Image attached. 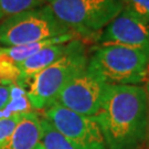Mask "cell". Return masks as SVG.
<instances>
[{"label": "cell", "instance_id": "obj_1", "mask_svg": "<svg viewBox=\"0 0 149 149\" xmlns=\"http://www.w3.org/2000/svg\"><path fill=\"white\" fill-rule=\"evenodd\" d=\"M95 118L108 149H138L147 139L146 88L138 85H108Z\"/></svg>", "mask_w": 149, "mask_h": 149}, {"label": "cell", "instance_id": "obj_2", "mask_svg": "<svg viewBox=\"0 0 149 149\" xmlns=\"http://www.w3.org/2000/svg\"><path fill=\"white\" fill-rule=\"evenodd\" d=\"M88 59L84 44L72 40L66 52L29 82L27 95L33 109L44 111L56 102L59 94L76 74L87 68Z\"/></svg>", "mask_w": 149, "mask_h": 149}, {"label": "cell", "instance_id": "obj_3", "mask_svg": "<svg viewBox=\"0 0 149 149\" xmlns=\"http://www.w3.org/2000/svg\"><path fill=\"white\" fill-rule=\"evenodd\" d=\"M87 68L108 85H136L148 73L149 53L122 45L102 44L94 50Z\"/></svg>", "mask_w": 149, "mask_h": 149}, {"label": "cell", "instance_id": "obj_4", "mask_svg": "<svg viewBox=\"0 0 149 149\" xmlns=\"http://www.w3.org/2000/svg\"><path fill=\"white\" fill-rule=\"evenodd\" d=\"M48 6L71 31L85 38L107 27L124 9L123 0H48Z\"/></svg>", "mask_w": 149, "mask_h": 149}, {"label": "cell", "instance_id": "obj_5", "mask_svg": "<svg viewBox=\"0 0 149 149\" xmlns=\"http://www.w3.org/2000/svg\"><path fill=\"white\" fill-rule=\"evenodd\" d=\"M68 33L72 32L45 5L3 19L0 23V45H21Z\"/></svg>", "mask_w": 149, "mask_h": 149}, {"label": "cell", "instance_id": "obj_6", "mask_svg": "<svg viewBox=\"0 0 149 149\" xmlns=\"http://www.w3.org/2000/svg\"><path fill=\"white\" fill-rule=\"evenodd\" d=\"M43 118L79 149H108L95 116H85L53 103Z\"/></svg>", "mask_w": 149, "mask_h": 149}, {"label": "cell", "instance_id": "obj_7", "mask_svg": "<svg viewBox=\"0 0 149 149\" xmlns=\"http://www.w3.org/2000/svg\"><path fill=\"white\" fill-rule=\"evenodd\" d=\"M108 84L88 68L76 74L56 98V103L70 111L95 116L100 112Z\"/></svg>", "mask_w": 149, "mask_h": 149}, {"label": "cell", "instance_id": "obj_8", "mask_svg": "<svg viewBox=\"0 0 149 149\" xmlns=\"http://www.w3.org/2000/svg\"><path fill=\"white\" fill-rule=\"evenodd\" d=\"M101 42L137 49L149 53V23L123 9L106 27L101 37Z\"/></svg>", "mask_w": 149, "mask_h": 149}, {"label": "cell", "instance_id": "obj_9", "mask_svg": "<svg viewBox=\"0 0 149 149\" xmlns=\"http://www.w3.org/2000/svg\"><path fill=\"white\" fill-rule=\"evenodd\" d=\"M68 44L69 42L50 45L48 48L42 49L38 53L33 54L32 56L23 61L22 63L18 64L20 76H19L17 84L24 88L28 87L29 82L32 80L34 75H37L39 72H41L42 70L53 64L66 52Z\"/></svg>", "mask_w": 149, "mask_h": 149}, {"label": "cell", "instance_id": "obj_10", "mask_svg": "<svg viewBox=\"0 0 149 149\" xmlns=\"http://www.w3.org/2000/svg\"><path fill=\"white\" fill-rule=\"evenodd\" d=\"M41 138V117L37 113L24 114L7 144L1 149H36Z\"/></svg>", "mask_w": 149, "mask_h": 149}, {"label": "cell", "instance_id": "obj_11", "mask_svg": "<svg viewBox=\"0 0 149 149\" xmlns=\"http://www.w3.org/2000/svg\"><path fill=\"white\" fill-rule=\"evenodd\" d=\"M73 40V33H68L56 38L43 40L39 42L27 43V44H21V45H15V47H8V48H0V53H2L6 58L12 61L13 63L18 64L22 63L23 61L29 59L33 54L38 53L42 49L48 48L50 45L54 44H62V43H68Z\"/></svg>", "mask_w": 149, "mask_h": 149}, {"label": "cell", "instance_id": "obj_12", "mask_svg": "<svg viewBox=\"0 0 149 149\" xmlns=\"http://www.w3.org/2000/svg\"><path fill=\"white\" fill-rule=\"evenodd\" d=\"M33 112L27 95V90L17 83H12L10 87V98L2 109H0V119L15 115H24Z\"/></svg>", "mask_w": 149, "mask_h": 149}, {"label": "cell", "instance_id": "obj_13", "mask_svg": "<svg viewBox=\"0 0 149 149\" xmlns=\"http://www.w3.org/2000/svg\"><path fill=\"white\" fill-rule=\"evenodd\" d=\"M40 144L44 149H79L74 144L47 122L44 118H41V138Z\"/></svg>", "mask_w": 149, "mask_h": 149}, {"label": "cell", "instance_id": "obj_14", "mask_svg": "<svg viewBox=\"0 0 149 149\" xmlns=\"http://www.w3.org/2000/svg\"><path fill=\"white\" fill-rule=\"evenodd\" d=\"M48 0H0V21L24 11L42 7Z\"/></svg>", "mask_w": 149, "mask_h": 149}, {"label": "cell", "instance_id": "obj_15", "mask_svg": "<svg viewBox=\"0 0 149 149\" xmlns=\"http://www.w3.org/2000/svg\"><path fill=\"white\" fill-rule=\"evenodd\" d=\"M20 76V71L16 63L0 53V80L10 83H17Z\"/></svg>", "mask_w": 149, "mask_h": 149}, {"label": "cell", "instance_id": "obj_16", "mask_svg": "<svg viewBox=\"0 0 149 149\" xmlns=\"http://www.w3.org/2000/svg\"><path fill=\"white\" fill-rule=\"evenodd\" d=\"M124 9L149 23V0H123Z\"/></svg>", "mask_w": 149, "mask_h": 149}, {"label": "cell", "instance_id": "obj_17", "mask_svg": "<svg viewBox=\"0 0 149 149\" xmlns=\"http://www.w3.org/2000/svg\"><path fill=\"white\" fill-rule=\"evenodd\" d=\"M22 116L23 115H15L11 117L0 119V149L7 144Z\"/></svg>", "mask_w": 149, "mask_h": 149}, {"label": "cell", "instance_id": "obj_18", "mask_svg": "<svg viewBox=\"0 0 149 149\" xmlns=\"http://www.w3.org/2000/svg\"><path fill=\"white\" fill-rule=\"evenodd\" d=\"M11 84L10 82L0 80V109H2L9 102Z\"/></svg>", "mask_w": 149, "mask_h": 149}, {"label": "cell", "instance_id": "obj_19", "mask_svg": "<svg viewBox=\"0 0 149 149\" xmlns=\"http://www.w3.org/2000/svg\"><path fill=\"white\" fill-rule=\"evenodd\" d=\"M146 92H147V96H148V129H147V139H149V82L146 87Z\"/></svg>", "mask_w": 149, "mask_h": 149}, {"label": "cell", "instance_id": "obj_20", "mask_svg": "<svg viewBox=\"0 0 149 149\" xmlns=\"http://www.w3.org/2000/svg\"><path fill=\"white\" fill-rule=\"evenodd\" d=\"M36 149H44V148H43V147H42V145H41V144H39V145H38V146H37V148H36Z\"/></svg>", "mask_w": 149, "mask_h": 149}, {"label": "cell", "instance_id": "obj_21", "mask_svg": "<svg viewBox=\"0 0 149 149\" xmlns=\"http://www.w3.org/2000/svg\"><path fill=\"white\" fill-rule=\"evenodd\" d=\"M0 48H1V47H0Z\"/></svg>", "mask_w": 149, "mask_h": 149}]
</instances>
